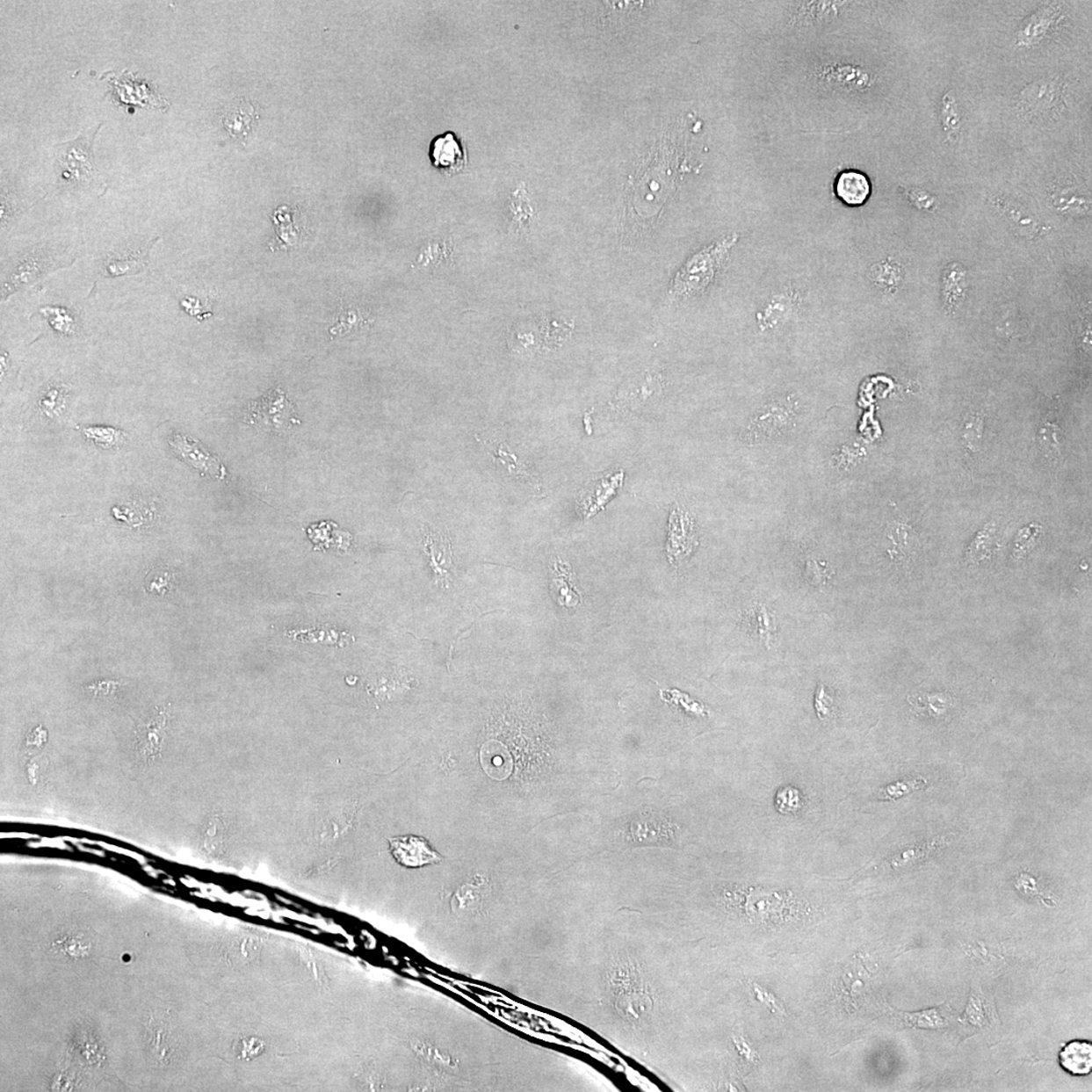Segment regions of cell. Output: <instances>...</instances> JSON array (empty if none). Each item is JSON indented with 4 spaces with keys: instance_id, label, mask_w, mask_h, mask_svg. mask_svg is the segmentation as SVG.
Here are the masks:
<instances>
[{
    "instance_id": "1",
    "label": "cell",
    "mask_w": 1092,
    "mask_h": 1092,
    "mask_svg": "<svg viewBox=\"0 0 1092 1092\" xmlns=\"http://www.w3.org/2000/svg\"><path fill=\"white\" fill-rule=\"evenodd\" d=\"M739 236L736 234L710 244L690 257L669 286V301L682 300L705 293L726 264Z\"/></svg>"
},
{
    "instance_id": "2",
    "label": "cell",
    "mask_w": 1092,
    "mask_h": 1092,
    "mask_svg": "<svg viewBox=\"0 0 1092 1092\" xmlns=\"http://www.w3.org/2000/svg\"><path fill=\"white\" fill-rule=\"evenodd\" d=\"M248 423L271 433H285L299 424L296 410L281 388H276L247 408Z\"/></svg>"
},
{
    "instance_id": "3",
    "label": "cell",
    "mask_w": 1092,
    "mask_h": 1092,
    "mask_svg": "<svg viewBox=\"0 0 1092 1092\" xmlns=\"http://www.w3.org/2000/svg\"><path fill=\"white\" fill-rule=\"evenodd\" d=\"M98 128L99 126L90 133L80 134L76 140L55 146L58 170L61 178L72 183H83L90 180L95 176L96 165L92 144Z\"/></svg>"
},
{
    "instance_id": "4",
    "label": "cell",
    "mask_w": 1092,
    "mask_h": 1092,
    "mask_svg": "<svg viewBox=\"0 0 1092 1092\" xmlns=\"http://www.w3.org/2000/svg\"><path fill=\"white\" fill-rule=\"evenodd\" d=\"M697 546L693 516L682 505L673 507L668 524L667 555L673 565L681 564L692 554Z\"/></svg>"
},
{
    "instance_id": "5",
    "label": "cell",
    "mask_w": 1092,
    "mask_h": 1092,
    "mask_svg": "<svg viewBox=\"0 0 1092 1092\" xmlns=\"http://www.w3.org/2000/svg\"><path fill=\"white\" fill-rule=\"evenodd\" d=\"M622 472H612L589 481L578 497V509L584 518L591 517L604 508L622 486Z\"/></svg>"
},
{
    "instance_id": "6",
    "label": "cell",
    "mask_w": 1092,
    "mask_h": 1092,
    "mask_svg": "<svg viewBox=\"0 0 1092 1092\" xmlns=\"http://www.w3.org/2000/svg\"><path fill=\"white\" fill-rule=\"evenodd\" d=\"M170 444L173 451L192 467L213 478L225 477V467L222 464L197 441L186 435L176 434L170 439Z\"/></svg>"
},
{
    "instance_id": "7",
    "label": "cell",
    "mask_w": 1092,
    "mask_h": 1092,
    "mask_svg": "<svg viewBox=\"0 0 1092 1092\" xmlns=\"http://www.w3.org/2000/svg\"><path fill=\"white\" fill-rule=\"evenodd\" d=\"M423 545L430 560V565L438 577V582L446 586L452 581L453 555L452 542L444 532L426 527L423 532Z\"/></svg>"
},
{
    "instance_id": "8",
    "label": "cell",
    "mask_w": 1092,
    "mask_h": 1092,
    "mask_svg": "<svg viewBox=\"0 0 1092 1092\" xmlns=\"http://www.w3.org/2000/svg\"><path fill=\"white\" fill-rule=\"evenodd\" d=\"M390 848L394 859L406 867H418L441 860L422 837H394L390 840Z\"/></svg>"
},
{
    "instance_id": "9",
    "label": "cell",
    "mask_w": 1092,
    "mask_h": 1092,
    "mask_svg": "<svg viewBox=\"0 0 1092 1092\" xmlns=\"http://www.w3.org/2000/svg\"><path fill=\"white\" fill-rule=\"evenodd\" d=\"M871 191L872 187L870 179L865 173L859 170H843L835 178V196L847 206H863L870 198Z\"/></svg>"
},
{
    "instance_id": "10",
    "label": "cell",
    "mask_w": 1092,
    "mask_h": 1092,
    "mask_svg": "<svg viewBox=\"0 0 1092 1092\" xmlns=\"http://www.w3.org/2000/svg\"><path fill=\"white\" fill-rule=\"evenodd\" d=\"M1061 1067L1074 1076H1088L1092 1070V1045L1088 1041H1071L1059 1053Z\"/></svg>"
},
{
    "instance_id": "11",
    "label": "cell",
    "mask_w": 1092,
    "mask_h": 1092,
    "mask_svg": "<svg viewBox=\"0 0 1092 1092\" xmlns=\"http://www.w3.org/2000/svg\"><path fill=\"white\" fill-rule=\"evenodd\" d=\"M430 156L435 167L452 171L460 170L465 160L461 145L452 133L434 139Z\"/></svg>"
},
{
    "instance_id": "12",
    "label": "cell",
    "mask_w": 1092,
    "mask_h": 1092,
    "mask_svg": "<svg viewBox=\"0 0 1092 1092\" xmlns=\"http://www.w3.org/2000/svg\"><path fill=\"white\" fill-rule=\"evenodd\" d=\"M257 119L258 112L256 107L242 99L232 105L230 109L224 112L222 122L230 135L241 138L248 135L253 123Z\"/></svg>"
},
{
    "instance_id": "13",
    "label": "cell",
    "mask_w": 1092,
    "mask_h": 1092,
    "mask_svg": "<svg viewBox=\"0 0 1092 1092\" xmlns=\"http://www.w3.org/2000/svg\"><path fill=\"white\" fill-rule=\"evenodd\" d=\"M482 768L492 778L503 780L511 773L512 762L508 750L498 742H488L481 752Z\"/></svg>"
},
{
    "instance_id": "14",
    "label": "cell",
    "mask_w": 1092,
    "mask_h": 1092,
    "mask_svg": "<svg viewBox=\"0 0 1092 1092\" xmlns=\"http://www.w3.org/2000/svg\"><path fill=\"white\" fill-rule=\"evenodd\" d=\"M794 309L795 305L792 298H790L785 293L778 294V296L770 300L767 306L763 307V310H762V317L760 319L762 326L771 327L780 324L783 320L792 316Z\"/></svg>"
},
{
    "instance_id": "15",
    "label": "cell",
    "mask_w": 1092,
    "mask_h": 1092,
    "mask_svg": "<svg viewBox=\"0 0 1092 1092\" xmlns=\"http://www.w3.org/2000/svg\"><path fill=\"white\" fill-rule=\"evenodd\" d=\"M928 786L929 782L923 777H914V778L897 781L879 789L877 792V799L883 801H895L903 796L927 789Z\"/></svg>"
},
{
    "instance_id": "16",
    "label": "cell",
    "mask_w": 1092,
    "mask_h": 1092,
    "mask_svg": "<svg viewBox=\"0 0 1092 1092\" xmlns=\"http://www.w3.org/2000/svg\"><path fill=\"white\" fill-rule=\"evenodd\" d=\"M83 431L87 439L103 448L118 447L125 440V432L112 427H84Z\"/></svg>"
},
{
    "instance_id": "17",
    "label": "cell",
    "mask_w": 1092,
    "mask_h": 1092,
    "mask_svg": "<svg viewBox=\"0 0 1092 1092\" xmlns=\"http://www.w3.org/2000/svg\"><path fill=\"white\" fill-rule=\"evenodd\" d=\"M803 799L799 789L792 786L778 790L775 799L777 810L782 814H795L802 808Z\"/></svg>"
},
{
    "instance_id": "18",
    "label": "cell",
    "mask_w": 1092,
    "mask_h": 1092,
    "mask_svg": "<svg viewBox=\"0 0 1092 1092\" xmlns=\"http://www.w3.org/2000/svg\"><path fill=\"white\" fill-rule=\"evenodd\" d=\"M814 707L821 720L827 721L832 719L835 710V700L832 690L821 684L815 694Z\"/></svg>"
},
{
    "instance_id": "19",
    "label": "cell",
    "mask_w": 1092,
    "mask_h": 1092,
    "mask_svg": "<svg viewBox=\"0 0 1092 1092\" xmlns=\"http://www.w3.org/2000/svg\"><path fill=\"white\" fill-rule=\"evenodd\" d=\"M44 312L48 316L54 329L62 333L71 332L73 320L66 311L60 309V307H46Z\"/></svg>"
},
{
    "instance_id": "20",
    "label": "cell",
    "mask_w": 1092,
    "mask_h": 1092,
    "mask_svg": "<svg viewBox=\"0 0 1092 1092\" xmlns=\"http://www.w3.org/2000/svg\"><path fill=\"white\" fill-rule=\"evenodd\" d=\"M60 394L61 393H60L58 388H50V390L46 393L45 397H43L41 401V408L43 409L44 413L48 415L55 413L56 409L59 407L58 403L60 401Z\"/></svg>"
},
{
    "instance_id": "21",
    "label": "cell",
    "mask_w": 1092,
    "mask_h": 1092,
    "mask_svg": "<svg viewBox=\"0 0 1092 1092\" xmlns=\"http://www.w3.org/2000/svg\"><path fill=\"white\" fill-rule=\"evenodd\" d=\"M170 582V575L169 573L167 572L157 573L155 575H154L151 581L150 589H158L157 592H160V589H163V588L165 587L167 588V586H169Z\"/></svg>"
},
{
    "instance_id": "22",
    "label": "cell",
    "mask_w": 1092,
    "mask_h": 1092,
    "mask_svg": "<svg viewBox=\"0 0 1092 1092\" xmlns=\"http://www.w3.org/2000/svg\"><path fill=\"white\" fill-rule=\"evenodd\" d=\"M756 987L758 988V990H756V994H758V998L761 1002L767 1003L768 1006H770V1003H771L772 1007H775L778 1010L781 1009L778 1004L776 1003V1001H775L776 998H774V996L771 994L767 993L766 990H763V988H760L759 987L756 986Z\"/></svg>"
}]
</instances>
